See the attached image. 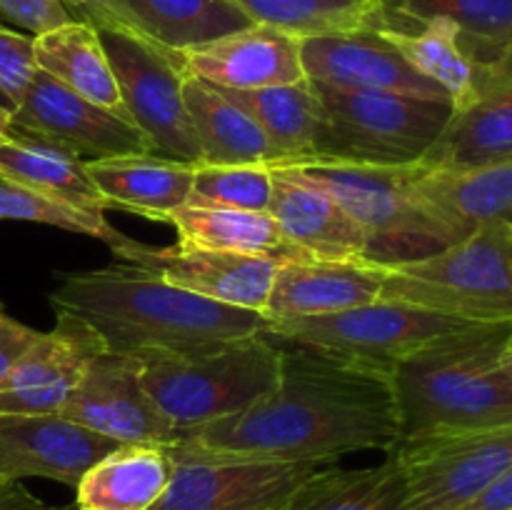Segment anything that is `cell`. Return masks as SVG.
<instances>
[{"mask_svg":"<svg viewBox=\"0 0 512 510\" xmlns=\"http://www.w3.org/2000/svg\"><path fill=\"white\" fill-rule=\"evenodd\" d=\"M178 233V243L225 250L240 255H263L278 263L305 260L308 255L283 235L268 210H240L225 205L188 203L168 218Z\"/></svg>","mask_w":512,"mask_h":510,"instance_id":"83f0119b","label":"cell"},{"mask_svg":"<svg viewBox=\"0 0 512 510\" xmlns=\"http://www.w3.org/2000/svg\"><path fill=\"white\" fill-rule=\"evenodd\" d=\"M305 78L345 90H385L450 100L433 80L423 78L378 30L300 38ZM453 105V103H450Z\"/></svg>","mask_w":512,"mask_h":510,"instance_id":"e0dca14e","label":"cell"},{"mask_svg":"<svg viewBox=\"0 0 512 510\" xmlns=\"http://www.w3.org/2000/svg\"><path fill=\"white\" fill-rule=\"evenodd\" d=\"M510 323L468 333L393 368L403 438L465 433L512 423V375L505 368Z\"/></svg>","mask_w":512,"mask_h":510,"instance_id":"3957f363","label":"cell"},{"mask_svg":"<svg viewBox=\"0 0 512 510\" xmlns=\"http://www.w3.org/2000/svg\"><path fill=\"white\" fill-rule=\"evenodd\" d=\"M385 265L373 260H290L280 263L263 318L270 323L323 318L383 298Z\"/></svg>","mask_w":512,"mask_h":510,"instance_id":"d6986e66","label":"cell"},{"mask_svg":"<svg viewBox=\"0 0 512 510\" xmlns=\"http://www.w3.org/2000/svg\"><path fill=\"white\" fill-rule=\"evenodd\" d=\"M0 220H28V223L53 225V228L70 230V233H83L108 245L118 258H123L138 243V240L115 230L103 213L75 208L65 200L25 188V185L3 178V175H0Z\"/></svg>","mask_w":512,"mask_h":510,"instance_id":"e575fe53","label":"cell"},{"mask_svg":"<svg viewBox=\"0 0 512 510\" xmlns=\"http://www.w3.org/2000/svg\"><path fill=\"white\" fill-rule=\"evenodd\" d=\"M10 123H13V110L5 108V105H0V143H3V138L8 135Z\"/></svg>","mask_w":512,"mask_h":510,"instance_id":"7bdbcfd3","label":"cell"},{"mask_svg":"<svg viewBox=\"0 0 512 510\" xmlns=\"http://www.w3.org/2000/svg\"><path fill=\"white\" fill-rule=\"evenodd\" d=\"M475 325L490 323H468L403 300L380 298L375 303L323 315V318L280 320V323L268 320L263 335L275 343L308 345V348L393 370L403 360L448 343Z\"/></svg>","mask_w":512,"mask_h":510,"instance_id":"ba28073f","label":"cell"},{"mask_svg":"<svg viewBox=\"0 0 512 510\" xmlns=\"http://www.w3.org/2000/svg\"><path fill=\"white\" fill-rule=\"evenodd\" d=\"M405 478L395 453L370 468H318L300 483L285 510H400Z\"/></svg>","mask_w":512,"mask_h":510,"instance_id":"d6a6232c","label":"cell"},{"mask_svg":"<svg viewBox=\"0 0 512 510\" xmlns=\"http://www.w3.org/2000/svg\"><path fill=\"white\" fill-rule=\"evenodd\" d=\"M120 260L160 275L165 283L200 298L263 315L280 263L263 255H240L198 245L135 243Z\"/></svg>","mask_w":512,"mask_h":510,"instance_id":"5bb4252c","label":"cell"},{"mask_svg":"<svg viewBox=\"0 0 512 510\" xmlns=\"http://www.w3.org/2000/svg\"><path fill=\"white\" fill-rule=\"evenodd\" d=\"M33 50L38 70L48 73L73 93L128 115L98 28L75 18L50 33L35 35Z\"/></svg>","mask_w":512,"mask_h":510,"instance_id":"f1b7e54d","label":"cell"},{"mask_svg":"<svg viewBox=\"0 0 512 510\" xmlns=\"http://www.w3.org/2000/svg\"><path fill=\"white\" fill-rule=\"evenodd\" d=\"M253 23L270 25L295 38L383 30L380 0H233Z\"/></svg>","mask_w":512,"mask_h":510,"instance_id":"836d02e7","label":"cell"},{"mask_svg":"<svg viewBox=\"0 0 512 510\" xmlns=\"http://www.w3.org/2000/svg\"><path fill=\"white\" fill-rule=\"evenodd\" d=\"M508 350H512V320H510V335H508Z\"/></svg>","mask_w":512,"mask_h":510,"instance_id":"bcb514c9","label":"cell"},{"mask_svg":"<svg viewBox=\"0 0 512 510\" xmlns=\"http://www.w3.org/2000/svg\"><path fill=\"white\" fill-rule=\"evenodd\" d=\"M323 185L353 218L368 245V260L398 265L448 245L415 195L418 165H295Z\"/></svg>","mask_w":512,"mask_h":510,"instance_id":"52a82bcc","label":"cell"},{"mask_svg":"<svg viewBox=\"0 0 512 510\" xmlns=\"http://www.w3.org/2000/svg\"><path fill=\"white\" fill-rule=\"evenodd\" d=\"M68 10L78 13V20L90 23L98 30H123V33H133L145 38L138 30V25L128 18L118 0H63ZM148 40V38H145Z\"/></svg>","mask_w":512,"mask_h":510,"instance_id":"f35d334b","label":"cell"},{"mask_svg":"<svg viewBox=\"0 0 512 510\" xmlns=\"http://www.w3.org/2000/svg\"><path fill=\"white\" fill-rule=\"evenodd\" d=\"M223 93L265 130L275 148L283 153V165H305L313 160L320 100L308 78L290 85L223 90Z\"/></svg>","mask_w":512,"mask_h":510,"instance_id":"1f68e13d","label":"cell"},{"mask_svg":"<svg viewBox=\"0 0 512 510\" xmlns=\"http://www.w3.org/2000/svg\"><path fill=\"white\" fill-rule=\"evenodd\" d=\"M3 315H5V313H3V308H0V318H3Z\"/></svg>","mask_w":512,"mask_h":510,"instance_id":"c3c4849f","label":"cell"},{"mask_svg":"<svg viewBox=\"0 0 512 510\" xmlns=\"http://www.w3.org/2000/svg\"><path fill=\"white\" fill-rule=\"evenodd\" d=\"M185 105L198 135L203 163L213 165H283V153L265 130L220 88L185 75Z\"/></svg>","mask_w":512,"mask_h":510,"instance_id":"484cf974","label":"cell"},{"mask_svg":"<svg viewBox=\"0 0 512 510\" xmlns=\"http://www.w3.org/2000/svg\"><path fill=\"white\" fill-rule=\"evenodd\" d=\"M313 90L320 123L310 163L418 165L453 115L450 100L323 83Z\"/></svg>","mask_w":512,"mask_h":510,"instance_id":"5b68a950","label":"cell"},{"mask_svg":"<svg viewBox=\"0 0 512 510\" xmlns=\"http://www.w3.org/2000/svg\"><path fill=\"white\" fill-rule=\"evenodd\" d=\"M38 73L33 50V35H20L0 25V93L10 108L20 103L30 80Z\"/></svg>","mask_w":512,"mask_h":510,"instance_id":"8d00e7d4","label":"cell"},{"mask_svg":"<svg viewBox=\"0 0 512 510\" xmlns=\"http://www.w3.org/2000/svg\"><path fill=\"white\" fill-rule=\"evenodd\" d=\"M505 78H512V65L508 68V73H505Z\"/></svg>","mask_w":512,"mask_h":510,"instance_id":"7dc6e473","label":"cell"},{"mask_svg":"<svg viewBox=\"0 0 512 510\" xmlns=\"http://www.w3.org/2000/svg\"><path fill=\"white\" fill-rule=\"evenodd\" d=\"M512 160V78L490 80L465 108L453 110L423 170H475Z\"/></svg>","mask_w":512,"mask_h":510,"instance_id":"7402d4cb","label":"cell"},{"mask_svg":"<svg viewBox=\"0 0 512 510\" xmlns=\"http://www.w3.org/2000/svg\"><path fill=\"white\" fill-rule=\"evenodd\" d=\"M380 8L385 28L450 20L460 30L463 48L483 70V85L505 78L512 65V0H380Z\"/></svg>","mask_w":512,"mask_h":510,"instance_id":"603a6c76","label":"cell"},{"mask_svg":"<svg viewBox=\"0 0 512 510\" xmlns=\"http://www.w3.org/2000/svg\"><path fill=\"white\" fill-rule=\"evenodd\" d=\"M415 195L435 228L458 243L488 223H512V160L475 170H423Z\"/></svg>","mask_w":512,"mask_h":510,"instance_id":"44dd1931","label":"cell"},{"mask_svg":"<svg viewBox=\"0 0 512 510\" xmlns=\"http://www.w3.org/2000/svg\"><path fill=\"white\" fill-rule=\"evenodd\" d=\"M38 335L40 330L28 328V325L8 318V315L0 318V383L8 378L10 370L23 358L25 350L38 340Z\"/></svg>","mask_w":512,"mask_h":510,"instance_id":"ab89813d","label":"cell"},{"mask_svg":"<svg viewBox=\"0 0 512 510\" xmlns=\"http://www.w3.org/2000/svg\"><path fill=\"white\" fill-rule=\"evenodd\" d=\"M115 440L58 413L0 415V478H45L75 488Z\"/></svg>","mask_w":512,"mask_h":510,"instance_id":"2e32d148","label":"cell"},{"mask_svg":"<svg viewBox=\"0 0 512 510\" xmlns=\"http://www.w3.org/2000/svg\"><path fill=\"white\" fill-rule=\"evenodd\" d=\"M460 510H512V465Z\"/></svg>","mask_w":512,"mask_h":510,"instance_id":"b9f144b4","label":"cell"},{"mask_svg":"<svg viewBox=\"0 0 512 510\" xmlns=\"http://www.w3.org/2000/svg\"><path fill=\"white\" fill-rule=\"evenodd\" d=\"M383 298L468 323L512 320V223H488L438 253L385 265Z\"/></svg>","mask_w":512,"mask_h":510,"instance_id":"8992f818","label":"cell"},{"mask_svg":"<svg viewBox=\"0 0 512 510\" xmlns=\"http://www.w3.org/2000/svg\"><path fill=\"white\" fill-rule=\"evenodd\" d=\"M0 105H5V108H10L8 98H5V95H3V93H0ZM10 110H13V108H10Z\"/></svg>","mask_w":512,"mask_h":510,"instance_id":"f6af8a7d","label":"cell"},{"mask_svg":"<svg viewBox=\"0 0 512 510\" xmlns=\"http://www.w3.org/2000/svg\"><path fill=\"white\" fill-rule=\"evenodd\" d=\"M173 475L163 445H118L75 485L78 510H150Z\"/></svg>","mask_w":512,"mask_h":510,"instance_id":"4316f807","label":"cell"},{"mask_svg":"<svg viewBox=\"0 0 512 510\" xmlns=\"http://www.w3.org/2000/svg\"><path fill=\"white\" fill-rule=\"evenodd\" d=\"M58 415L123 445L180 443V430L148 395L135 355L103 350L90 360Z\"/></svg>","mask_w":512,"mask_h":510,"instance_id":"7c38bea8","label":"cell"},{"mask_svg":"<svg viewBox=\"0 0 512 510\" xmlns=\"http://www.w3.org/2000/svg\"><path fill=\"white\" fill-rule=\"evenodd\" d=\"M90 178L115 210L168 223L170 215L190 203L195 163L160 155H115L85 160Z\"/></svg>","mask_w":512,"mask_h":510,"instance_id":"cb8c5ba5","label":"cell"},{"mask_svg":"<svg viewBox=\"0 0 512 510\" xmlns=\"http://www.w3.org/2000/svg\"><path fill=\"white\" fill-rule=\"evenodd\" d=\"M103 350L98 333L88 323L58 310L55 328L40 333L0 383V415L58 413L90 360Z\"/></svg>","mask_w":512,"mask_h":510,"instance_id":"9a60e30c","label":"cell"},{"mask_svg":"<svg viewBox=\"0 0 512 510\" xmlns=\"http://www.w3.org/2000/svg\"><path fill=\"white\" fill-rule=\"evenodd\" d=\"M423 78L433 80L450 98L453 110L465 108L483 85V70L460 43L450 20L433 18L410 28L378 30Z\"/></svg>","mask_w":512,"mask_h":510,"instance_id":"f546056e","label":"cell"},{"mask_svg":"<svg viewBox=\"0 0 512 510\" xmlns=\"http://www.w3.org/2000/svg\"><path fill=\"white\" fill-rule=\"evenodd\" d=\"M128 118L148 135L153 155L203 163L198 135L183 95V70L175 55L140 35L98 30Z\"/></svg>","mask_w":512,"mask_h":510,"instance_id":"9c48e42d","label":"cell"},{"mask_svg":"<svg viewBox=\"0 0 512 510\" xmlns=\"http://www.w3.org/2000/svg\"><path fill=\"white\" fill-rule=\"evenodd\" d=\"M280 345V375L238 415L200 425L178 445L223 458L333 463L360 450L390 453L403 438L393 370L308 345Z\"/></svg>","mask_w":512,"mask_h":510,"instance_id":"6da1fadb","label":"cell"},{"mask_svg":"<svg viewBox=\"0 0 512 510\" xmlns=\"http://www.w3.org/2000/svg\"><path fill=\"white\" fill-rule=\"evenodd\" d=\"M135 358L148 395L180 430V440L200 425L248 410L280 375V345L263 333Z\"/></svg>","mask_w":512,"mask_h":510,"instance_id":"277c9868","label":"cell"},{"mask_svg":"<svg viewBox=\"0 0 512 510\" xmlns=\"http://www.w3.org/2000/svg\"><path fill=\"white\" fill-rule=\"evenodd\" d=\"M150 43L183 53L243 30L253 20L233 0H118Z\"/></svg>","mask_w":512,"mask_h":510,"instance_id":"4dcf8cb0","label":"cell"},{"mask_svg":"<svg viewBox=\"0 0 512 510\" xmlns=\"http://www.w3.org/2000/svg\"><path fill=\"white\" fill-rule=\"evenodd\" d=\"M405 478L400 510H460L512 465V423L400 440Z\"/></svg>","mask_w":512,"mask_h":510,"instance_id":"30bf717a","label":"cell"},{"mask_svg":"<svg viewBox=\"0 0 512 510\" xmlns=\"http://www.w3.org/2000/svg\"><path fill=\"white\" fill-rule=\"evenodd\" d=\"M173 475L150 510H285L323 463L223 458L173 445Z\"/></svg>","mask_w":512,"mask_h":510,"instance_id":"8fae6325","label":"cell"},{"mask_svg":"<svg viewBox=\"0 0 512 510\" xmlns=\"http://www.w3.org/2000/svg\"><path fill=\"white\" fill-rule=\"evenodd\" d=\"M173 55L183 75L223 90H255L305 80L300 38L260 23Z\"/></svg>","mask_w":512,"mask_h":510,"instance_id":"ac0fdd59","label":"cell"},{"mask_svg":"<svg viewBox=\"0 0 512 510\" xmlns=\"http://www.w3.org/2000/svg\"><path fill=\"white\" fill-rule=\"evenodd\" d=\"M503 360H505V368H508V373L512 375V350H505Z\"/></svg>","mask_w":512,"mask_h":510,"instance_id":"ee69618b","label":"cell"},{"mask_svg":"<svg viewBox=\"0 0 512 510\" xmlns=\"http://www.w3.org/2000/svg\"><path fill=\"white\" fill-rule=\"evenodd\" d=\"M50 303L88 323L103 348L120 355L195 348L263 333L268 325L260 313L200 298L125 260L68 273Z\"/></svg>","mask_w":512,"mask_h":510,"instance_id":"7a4b0ae2","label":"cell"},{"mask_svg":"<svg viewBox=\"0 0 512 510\" xmlns=\"http://www.w3.org/2000/svg\"><path fill=\"white\" fill-rule=\"evenodd\" d=\"M268 213L308 258L368 260L365 235L338 200L295 165H275Z\"/></svg>","mask_w":512,"mask_h":510,"instance_id":"ffe728a7","label":"cell"},{"mask_svg":"<svg viewBox=\"0 0 512 510\" xmlns=\"http://www.w3.org/2000/svg\"><path fill=\"white\" fill-rule=\"evenodd\" d=\"M13 125L58 140L83 160L153 155V143L128 115L73 93L43 70L13 108Z\"/></svg>","mask_w":512,"mask_h":510,"instance_id":"4fadbf2b","label":"cell"},{"mask_svg":"<svg viewBox=\"0 0 512 510\" xmlns=\"http://www.w3.org/2000/svg\"><path fill=\"white\" fill-rule=\"evenodd\" d=\"M0 510H78V505H50L35 498L20 480L0 478Z\"/></svg>","mask_w":512,"mask_h":510,"instance_id":"60d3db41","label":"cell"},{"mask_svg":"<svg viewBox=\"0 0 512 510\" xmlns=\"http://www.w3.org/2000/svg\"><path fill=\"white\" fill-rule=\"evenodd\" d=\"M270 195H273V168L270 165L195 163L190 203L268 210Z\"/></svg>","mask_w":512,"mask_h":510,"instance_id":"d590c367","label":"cell"},{"mask_svg":"<svg viewBox=\"0 0 512 510\" xmlns=\"http://www.w3.org/2000/svg\"><path fill=\"white\" fill-rule=\"evenodd\" d=\"M0 175L38 193L53 195L75 208L105 213L110 203L90 178L85 160L58 140L10 123L0 143Z\"/></svg>","mask_w":512,"mask_h":510,"instance_id":"d4e9b609","label":"cell"},{"mask_svg":"<svg viewBox=\"0 0 512 510\" xmlns=\"http://www.w3.org/2000/svg\"><path fill=\"white\" fill-rule=\"evenodd\" d=\"M0 15L28 30L33 38L75 20L63 0H0Z\"/></svg>","mask_w":512,"mask_h":510,"instance_id":"74e56055","label":"cell"}]
</instances>
